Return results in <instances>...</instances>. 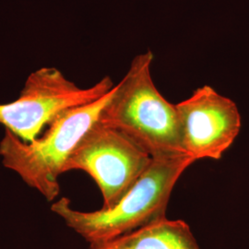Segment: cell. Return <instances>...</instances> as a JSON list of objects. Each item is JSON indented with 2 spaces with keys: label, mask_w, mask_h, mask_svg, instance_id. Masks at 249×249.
Segmentation results:
<instances>
[{
  "label": "cell",
  "mask_w": 249,
  "mask_h": 249,
  "mask_svg": "<svg viewBox=\"0 0 249 249\" xmlns=\"http://www.w3.org/2000/svg\"><path fill=\"white\" fill-rule=\"evenodd\" d=\"M189 155L152 158L151 165L111 209L80 212L61 197L51 210L72 230L97 249L165 217L172 191L182 174L195 162Z\"/></svg>",
  "instance_id": "1"
},
{
  "label": "cell",
  "mask_w": 249,
  "mask_h": 249,
  "mask_svg": "<svg viewBox=\"0 0 249 249\" xmlns=\"http://www.w3.org/2000/svg\"><path fill=\"white\" fill-rule=\"evenodd\" d=\"M153 58L151 50L134 57L98 121L125 134L152 158L184 155L177 107L154 85Z\"/></svg>",
  "instance_id": "2"
},
{
  "label": "cell",
  "mask_w": 249,
  "mask_h": 249,
  "mask_svg": "<svg viewBox=\"0 0 249 249\" xmlns=\"http://www.w3.org/2000/svg\"><path fill=\"white\" fill-rule=\"evenodd\" d=\"M114 88L98 100L65 111L33 142H25L6 130L0 142L3 165L47 201L56 199L60 192L59 177L67 161L85 134L98 122Z\"/></svg>",
  "instance_id": "3"
},
{
  "label": "cell",
  "mask_w": 249,
  "mask_h": 249,
  "mask_svg": "<svg viewBox=\"0 0 249 249\" xmlns=\"http://www.w3.org/2000/svg\"><path fill=\"white\" fill-rule=\"evenodd\" d=\"M114 87L107 76L89 88H80L59 70L41 68L29 75L18 98L0 104V124L19 140L33 142L65 111L98 100Z\"/></svg>",
  "instance_id": "4"
},
{
  "label": "cell",
  "mask_w": 249,
  "mask_h": 249,
  "mask_svg": "<svg viewBox=\"0 0 249 249\" xmlns=\"http://www.w3.org/2000/svg\"><path fill=\"white\" fill-rule=\"evenodd\" d=\"M152 157L115 127L96 122L67 161L64 173L80 170L97 184L104 205L111 209L142 176Z\"/></svg>",
  "instance_id": "5"
},
{
  "label": "cell",
  "mask_w": 249,
  "mask_h": 249,
  "mask_svg": "<svg viewBox=\"0 0 249 249\" xmlns=\"http://www.w3.org/2000/svg\"><path fill=\"white\" fill-rule=\"evenodd\" d=\"M176 107L183 149L195 160L221 159L240 131L236 105L209 85L195 89Z\"/></svg>",
  "instance_id": "6"
},
{
  "label": "cell",
  "mask_w": 249,
  "mask_h": 249,
  "mask_svg": "<svg viewBox=\"0 0 249 249\" xmlns=\"http://www.w3.org/2000/svg\"><path fill=\"white\" fill-rule=\"evenodd\" d=\"M200 249L187 223L163 217L97 249Z\"/></svg>",
  "instance_id": "7"
}]
</instances>
